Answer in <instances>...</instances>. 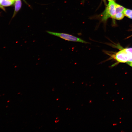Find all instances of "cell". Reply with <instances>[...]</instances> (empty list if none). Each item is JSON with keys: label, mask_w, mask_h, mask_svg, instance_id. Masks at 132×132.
Wrapping results in <instances>:
<instances>
[{"label": "cell", "mask_w": 132, "mask_h": 132, "mask_svg": "<svg viewBox=\"0 0 132 132\" xmlns=\"http://www.w3.org/2000/svg\"><path fill=\"white\" fill-rule=\"evenodd\" d=\"M115 3L113 0L110 1L102 14V19L106 21L109 18H113L116 14Z\"/></svg>", "instance_id": "cell-1"}, {"label": "cell", "mask_w": 132, "mask_h": 132, "mask_svg": "<svg viewBox=\"0 0 132 132\" xmlns=\"http://www.w3.org/2000/svg\"><path fill=\"white\" fill-rule=\"evenodd\" d=\"M47 32L50 34L59 37L63 39L69 41L78 42L85 44H89L83 39L69 34L57 33L56 32L47 31Z\"/></svg>", "instance_id": "cell-2"}, {"label": "cell", "mask_w": 132, "mask_h": 132, "mask_svg": "<svg viewBox=\"0 0 132 132\" xmlns=\"http://www.w3.org/2000/svg\"><path fill=\"white\" fill-rule=\"evenodd\" d=\"M115 58L117 61L121 63L126 62L128 61L127 54L124 49L116 54Z\"/></svg>", "instance_id": "cell-3"}, {"label": "cell", "mask_w": 132, "mask_h": 132, "mask_svg": "<svg viewBox=\"0 0 132 132\" xmlns=\"http://www.w3.org/2000/svg\"><path fill=\"white\" fill-rule=\"evenodd\" d=\"M22 5L21 0H15V10L13 17L15 15L16 13L20 9Z\"/></svg>", "instance_id": "cell-4"}, {"label": "cell", "mask_w": 132, "mask_h": 132, "mask_svg": "<svg viewBox=\"0 0 132 132\" xmlns=\"http://www.w3.org/2000/svg\"><path fill=\"white\" fill-rule=\"evenodd\" d=\"M15 1L9 0H1V5L2 6H8L12 5Z\"/></svg>", "instance_id": "cell-5"}, {"label": "cell", "mask_w": 132, "mask_h": 132, "mask_svg": "<svg viewBox=\"0 0 132 132\" xmlns=\"http://www.w3.org/2000/svg\"><path fill=\"white\" fill-rule=\"evenodd\" d=\"M124 15L128 18L132 19V10L125 8L123 12Z\"/></svg>", "instance_id": "cell-6"}, {"label": "cell", "mask_w": 132, "mask_h": 132, "mask_svg": "<svg viewBox=\"0 0 132 132\" xmlns=\"http://www.w3.org/2000/svg\"><path fill=\"white\" fill-rule=\"evenodd\" d=\"M115 8L116 13L123 12L125 9L122 6L116 3H115Z\"/></svg>", "instance_id": "cell-7"}, {"label": "cell", "mask_w": 132, "mask_h": 132, "mask_svg": "<svg viewBox=\"0 0 132 132\" xmlns=\"http://www.w3.org/2000/svg\"><path fill=\"white\" fill-rule=\"evenodd\" d=\"M124 17V15L123 12H120L116 13L113 19L118 20L122 19Z\"/></svg>", "instance_id": "cell-8"}, {"label": "cell", "mask_w": 132, "mask_h": 132, "mask_svg": "<svg viewBox=\"0 0 132 132\" xmlns=\"http://www.w3.org/2000/svg\"><path fill=\"white\" fill-rule=\"evenodd\" d=\"M124 49L127 54H132V48H128Z\"/></svg>", "instance_id": "cell-9"}, {"label": "cell", "mask_w": 132, "mask_h": 132, "mask_svg": "<svg viewBox=\"0 0 132 132\" xmlns=\"http://www.w3.org/2000/svg\"><path fill=\"white\" fill-rule=\"evenodd\" d=\"M126 63L128 65L132 67V62L128 61L126 62Z\"/></svg>", "instance_id": "cell-10"}, {"label": "cell", "mask_w": 132, "mask_h": 132, "mask_svg": "<svg viewBox=\"0 0 132 132\" xmlns=\"http://www.w3.org/2000/svg\"><path fill=\"white\" fill-rule=\"evenodd\" d=\"M108 1H110L112 0H108Z\"/></svg>", "instance_id": "cell-11"}, {"label": "cell", "mask_w": 132, "mask_h": 132, "mask_svg": "<svg viewBox=\"0 0 132 132\" xmlns=\"http://www.w3.org/2000/svg\"><path fill=\"white\" fill-rule=\"evenodd\" d=\"M12 0V1H15V0Z\"/></svg>", "instance_id": "cell-12"}, {"label": "cell", "mask_w": 132, "mask_h": 132, "mask_svg": "<svg viewBox=\"0 0 132 132\" xmlns=\"http://www.w3.org/2000/svg\"><path fill=\"white\" fill-rule=\"evenodd\" d=\"M105 2V0H103Z\"/></svg>", "instance_id": "cell-13"}]
</instances>
